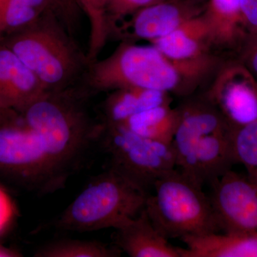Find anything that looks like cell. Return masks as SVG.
<instances>
[{"mask_svg": "<svg viewBox=\"0 0 257 257\" xmlns=\"http://www.w3.org/2000/svg\"><path fill=\"white\" fill-rule=\"evenodd\" d=\"M101 131L81 96L47 92L0 123V175L40 195L56 192L79 168Z\"/></svg>", "mask_w": 257, "mask_h": 257, "instance_id": "cell-1", "label": "cell"}, {"mask_svg": "<svg viewBox=\"0 0 257 257\" xmlns=\"http://www.w3.org/2000/svg\"><path fill=\"white\" fill-rule=\"evenodd\" d=\"M172 140L176 169L198 185L210 184L236 164L232 127L205 94L180 105Z\"/></svg>", "mask_w": 257, "mask_h": 257, "instance_id": "cell-2", "label": "cell"}, {"mask_svg": "<svg viewBox=\"0 0 257 257\" xmlns=\"http://www.w3.org/2000/svg\"><path fill=\"white\" fill-rule=\"evenodd\" d=\"M0 45L13 51L49 92L72 87L89 66L87 56L64 31L52 8Z\"/></svg>", "mask_w": 257, "mask_h": 257, "instance_id": "cell-3", "label": "cell"}, {"mask_svg": "<svg viewBox=\"0 0 257 257\" xmlns=\"http://www.w3.org/2000/svg\"><path fill=\"white\" fill-rule=\"evenodd\" d=\"M148 194L109 167L89 182L52 226L62 231L78 232L116 229L141 212Z\"/></svg>", "mask_w": 257, "mask_h": 257, "instance_id": "cell-4", "label": "cell"}, {"mask_svg": "<svg viewBox=\"0 0 257 257\" xmlns=\"http://www.w3.org/2000/svg\"><path fill=\"white\" fill-rule=\"evenodd\" d=\"M87 87L94 91L143 88L188 97L193 92L175 66L154 45L126 43L88 66Z\"/></svg>", "mask_w": 257, "mask_h": 257, "instance_id": "cell-5", "label": "cell"}, {"mask_svg": "<svg viewBox=\"0 0 257 257\" xmlns=\"http://www.w3.org/2000/svg\"><path fill=\"white\" fill-rule=\"evenodd\" d=\"M145 209L167 239L219 232L209 196L177 169L157 179Z\"/></svg>", "mask_w": 257, "mask_h": 257, "instance_id": "cell-6", "label": "cell"}, {"mask_svg": "<svg viewBox=\"0 0 257 257\" xmlns=\"http://www.w3.org/2000/svg\"><path fill=\"white\" fill-rule=\"evenodd\" d=\"M99 140L109 155V167L147 192L157 179L176 169L172 145L144 138L123 125L104 123Z\"/></svg>", "mask_w": 257, "mask_h": 257, "instance_id": "cell-7", "label": "cell"}, {"mask_svg": "<svg viewBox=\"0 0 257 257\" xmlns=\"http://www.w3.org/2000/svg\"><path fill=\"white\" fill-rule=\"evenodd\" d=\"M152 45L175 66L193 93L209 76L215 74L223 62L212 52L214 47L202 15Z\"/></svg>", "mask_w": 257, "mask_h": 257, "instance_id": "cell-8", "label": "cell"}, {"mask_svg": "<svg viewBox=\"0 0 257 257\" xmlns=\"http://www.w3.org/2000/svg\"><path fill=\"white\" fill-rule=\"evenodd\" d=\"M232 128L257 121V79L239 59L223 62L205 94Z\"/></svg>", "mask_w": 257, "mask_h": 257, "instance_id": "cell-9", "label": "cell"}, {"mask_svg": "<svg viewBox=\"0 0 257 257\" xmlns=\"http://www.w3.org/2000/svg\"><path fill=\"white\" fill-rule=\"evenodd\" d=\"M209 195L219 232L257 233V187L230 170L210 184Z\"/></svg>", "mask_w": 257, "mask_h": 257, "instance_id": "cell-10", "label": "cell"}, {"mask_svg": "<svg viewBox=\"0 0 257 257\" xmlns=\"http://www.w3.org/2000/svg\"><path fill=\"white\" fill-rule=\"evenodd\" d=\"M207 0H162L132 16L134 37L153 42L204 13Z\"/></svg>", "mask_w": 257, "mask_h": 257, "instance_id": "cell-11", "label": "cell"}, {"mask_svg": "<svg viewBox=\"0 0 257 257\" xmlns=\"http://www.w3.org/2000/svg\"><path fill=\"white\" fill-rule=\"evenodd\" d=\"M49 92L14 52L0 45V101L20 112Z\"/></svg>", "mask_w": 257, "mask_h": 257, "instance_id": "cell-12", "label": "cell"}, {"mask_svg": "<svg viewBox=\"0 0 257 257\" xmlns=\"http://www.w3.org/2000/svg\"><path fill=\"white\" fill-rule=\"evenodd\" d=\"M115 229L116 246L130 256L181 257V248L169 242L152 222L145 208Z\"/></svg>", "mask_w": 257, "mask_h": 257, "instance_id": "cell-13", "label": "cell"}, {"mask_svg": "<svg viewBox=\"0 0 257 257\" xmlns=\"http://www.w3.org/2000/svg\"><path fill=\"white\" fill-rule=\"evenodd\" d=\"M202 17L214 48L239 50L248 36L241 0H207Z\"/></svg>", "mask_w": 257, "mask_h": 257, "instance_id": "cell-14", "label": "cell"}, {"mask_svg": "<svg viewBox=\"0 0 257 257\" xmlns=\"http://www.w3.org/2000/svg\"><path fill=\"white\" fill-rule=\"evenodd\" d=\"M181 257H257V233H211L181 239Z\"/></svg>", "mask_w": 257, "mask_h": 257, "instance_id": "cell-15", "label": "cell"}, {"mask_svg": "<svg viewBox=\"0 0 257 257\" xmlns=\"http://www.w3.org/2000/svg\"><path fill=\"white\" fill-rule=\"evenodd\" d=\"M169 93L143 88L113 90L104 104V123L122 124L128 118L155 106L172 104Z\"/></svg>", "mask_w": 257, "mask_h": 257, "instance_id": "cell-16", "label": "cell"}, {"mask_svg": "<svg viewBox=\"0 0 257 257\" xmlns=\"http://www.w3.org/2000/svg\"><path fill=\"white\" fill-rule=\"evenodd\" d=\"M178 120V108L164 104L141 111L119 125L144 138L172 145Z\"/></svg>", "mask_w": 257, "mask_h": 257, "instance_id": "cell-17", "label": "cell"}, {"mask_svg": "<svg viewBox=\"0 0 257 257\" xmlns=\"http://www.w3.org/2000/svg\"><path fill=\"white\" fill-rule=\"evenodd\" d=\"M52 5V0H0V43L28 26Z\"/></svg>", "mask_w": 257, "mask_h": 257, "instance_id": "cell-18", "label": "cell"}, {"mask_svg": "<svg viewBox=\"0 0 257 257\" xmlns=\"http://www.w3.org/2000/svg\"><path fill=\"white\" fill-rule=\"evenodd\" d=\"M96 241L61 239L40 246L36 257H116L121 250Z\"/></svg>", "mask_w": 257, "mask_h": 257, "instance_id": "cell-19", "label": "cell"}, {"mask_svg": "<svg viewBox=\"0 0 257 257\" xmlns=\"http://www.w3.org/2000/svg\"><path fill=\"white\" fill-rule=\"evenodd\" d=\"M84 11L89 24V47L87 59L89 64L97 60L110 33L106 18L105 0H75Z\"/></svg>", "mask_w": 257, "mask_h": 257, "instance_id": "cell-20", "label": "cell"}, {"mask_svg": "<svg viewBox=\"0 0 257 257\" xmlns=\"http://www.w3.org/2000/svg\"><path fill=\"white\" fill-rule=\"evenodd\" d=\"M231 140L236 163L244 166L248 178L257 187V121L233 128Z\"/></svg>", "mask_w": 257, "mask_h": 257, "instance_id": "cell-21", "label": "cell"}, {"mask_svg": "<svg viewBox=\"0 0 257 257\" xmlns=\"http://www.w3.org/2000/svg\"><path fill=\"white\" fill-rule=\"evenodd\" d=\"M161 1L162 0H105L106 18L110 31L125 18Z\"/></svg>", "mask_w": 257, "mask_h": 257, "instance_id": "cell-22", "label": "cell"}, {"mask_svg": "<svg viewBox=\"0 0 257 257\" xmlns=\"http://www.w3.org/2000/svg\"><path fill=\"white\" fill-rule=\"evenodd\" d=\"M239 52V60L257 79V35H248Z\"/></svg>", "mask_w": 257, "mask_h": 257, "instance_id": "cell-23", "label": "cell"}, {"mask_svg": "<svg viewBox=\"0 0 257 257\" xmlns=\"http://www.w3.org/2000/svg\"><path fill=\"white\" fill-rule=\"evenodd\" d=\"M14 203L7 191L0 186V234L4 233L14 219Z\"/></svg>", "mask_w": 257, "mask_h": 257, "instance_id": "cell-24", "label": "cell"}, {"mask_svg": "<svg viewBox=\"0 0 257 257\" xmlns=\"http://www.w3.org/2000/svg\"><path fill=\"white\" fill-rule=\"evenodd\" d=\"M241 8L248 35H257V0H241Z\"/></svg>", "mask_w": 257, "mask_h": 257, "instance_id": "cell-25", "label": "cell"}, {"mask_svg": "<svg viewBox=\"0 0 257 257\" xmlns=\"http://www.w3.org/2000/svg\"><path fill=\"white\" fill-rule=\"evenodd\" d=\"M54 8L61 12V15L66 18L72 15V11L75 9L74 5L77 4L75 0H52Z\"/></svg>", "mask_w": 257, "mask_h": 257, "instance_id": "cell-26", "label": "cell"}, {"mask_svg": "<svg viewBox=\"0 0 257 257\" xmlns=\"http://www.w3.org/2000/svg\"><path fill=\"white\" fill-rule=\"evenodd\" d=\"M17 113H18V111L10 109L0 101V123L3 122L5 120L13 117Z\"/></svg>", "mask_w": 257, "mask_h": 257, "instance_id": "cell-27", "label": "cell"}, {"mask_svg": "<svg viewBox=\"0 0 257 257\" xmlns=\"http://www.w3.org/2000/svg\"><path fill=\"white\" fill-rule=\"evenodd\" d=\"M21 256V253H19L18 251L5 247L0 243V257H18Z\"/></svg>", "mask_w": 257, "mask_h": 257, "instance_id": "cell-28", "label": "cell"}]
</instances>
